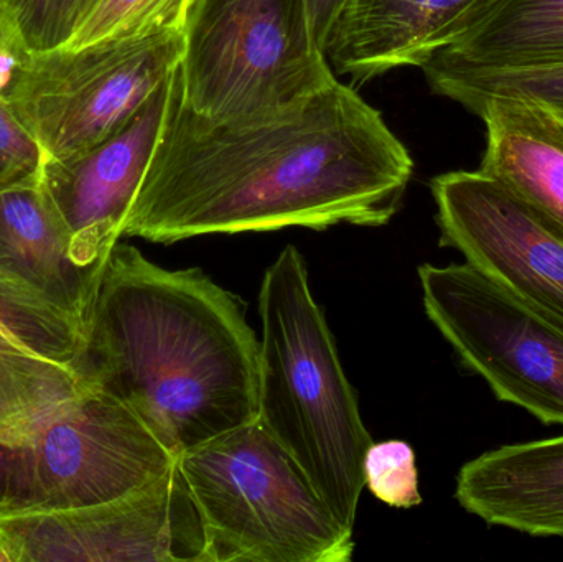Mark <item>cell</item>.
I'll return each mask as SVG.
<instances>
[{
    "label": "cell",
    "mask_w": 563,
    "mask_h": 562,
    "mask_svg": "<svg viewBox=\"0 0 563 562\" xmlns=\"http://www.w3.org/2000/svg\"><path fill=\"white\" fill-rule=\"evenodd\" d=\"M412 174L406 145L353 86L334 79L263 121L214 122L185 101L178 66L122 236L174 244L294 227H384Z\"/></svg>",
    "instance_id": "cell-1"
},
{
    "label": "cell",
    "mask_w": 563,
    "mask_h": 562,
    "mask_svg": "<svg viewBox=\"0 0 563 562\" xmlns=\"http://www.w3.org/2000/svg\"><path fill=\"white\" fill-rule=\"evenodd\" d=\"M86 372L175 458L256 419L260 340L243 302L203 271L165 269L128 244L106 264Z\"/></svg>",
    "instance_id": "cell-2"
},
{
    "label": "cell",
    "mask_w": 563,
    "mask_h": 562,
    "mask_svg": "<svg viewBox=\"0 0 563 562\" xmlns=\"http://www.w3.org/2000/svg\"><path fill=\"white\" fill-rule=\"evenodd\" d=\"M260 316L256 419L353 530L373 438L297 247H285L267 267Z\"/></svg>",
    "instance_id": "cell-3"
},
{
    "label": "cell",
    "mask_w": 563,
    "mask_h": 562,
    "mask_svg": "<svg viewBox=\"0 0 563 562\" xmlns=\"http://www.w3.org/2000/svg\"><path fill=\"white\" fill-rule=\"evenodd\" d=\"M205 562H350L344 527L257 419L177 458Z\"/></svg>",
    "instance_id": "cell-4"
},
{
    "label": "cell",
    "mask_w": 563,
    "mask_h": 562,
    "mask_svg": "<svg viewBox=\"0 0 563 562\" xmlns=\"http://www.w3.org/2000/svg\"><path fill=\"white\" fill-rule=\"evenodd\" d=\"M184 33L185 101L210 121H263L336 79L308 0H191Z\"/></svg>",
    "instance_id": "cell-5"
},
{
    "label": "cell",
    "mask_w": 563,
    "mask_h": 562,
    "mask_svg": "<svg viewBox=\"0 0 563 562\" xmlns=\"http://www.w3.org/2000/svg\"><path fill=\"white\" fill-rule=\"evenodd\" d=\"M175 462L128 405L92 385L0 441V518L106 504Z\"/></svg>",
    "instance_id": "cell-6"
},
{
    "label": "cell",
    "mask_w": 563,
    "mask_h": 562,
    "mask_svg": "<svg viewBox=\"0 0 563 562\" xmlns=\"http://www.w3.org/2000/svg\"><path fill=\"white\" fill-rule=\"evenodd\" d=\"M184 53V29L32 53L3 99L45 161H62L118 131L170 78Z\"/></svg>",
    "instance_id": "cell-7"
},
{
    "label": "cell",
    "mask_w": 563,
    "mask_h": 562,
    "mask_svg": "<svg viewBox=\"0 0 563 562\" xmlns=\"http://www.w3.org/2000/svg\"><path fill=\"white\" fill-rule=\"evenodd\" d=\"M423 309L498 401L563 428V326L468 263L419 267Z\"/></svg>",
    "instance_id": "cell-8"
},
{
    "label": "cell",
    "mask_w": 563,
    "mask_h": 562,
    "mask_svg": "<svg viewBox=\"0 0 563 562\" xmlns=\"http://www.w3.org/2000/svg\"><path fill=\"white\" fill-rule=\"evenodd\" d=\"M7 562H205V535L177 462L125 497L0 518Z\"/></svg>",
    "instance_id": "cell-9"
},
{
    "label": "cell",
    "mask_w": 563,
    "mask_h": 562,
    "mask_svg": "<svg viewBox=\"0 0 563 562\" xmlns=\"http://www.w3.org/2000/svg\"><path fill=\"white\" fill-rule=\"evenodd\" d=\"M440 246L563 326V234L492 175L455 170L430 181Z\"/></svg>",
    "instance_id": "cell-10"
},
{
    "label": "cell",
    "mask_w": 563,
    "mask_h": 562,
    "mask_svg": "<svg viewBox=\"0 0 563 562\" xmlns=\"http://www.w3.org/2000/svg\"><path fill=\"white\" fill-rule=\"evenodd\" d=\"M170 82L172 76L95 147L62 161L43 162L40 181L68 231L69 254L81 266L108 261L122 238L125 218L161 135Z\"/></svg>",
    "instance_id": "cell-11"
},
{
    "label": "cell",
    "mask_w": 563,
    "mask_h": 562,
    "mask_svg": "<svg viewBox=\"0 0 563 562\" xmlns=\"http://www.w3.org/2000/svg\"><path fill=\"white\" fill-rule=\"evenodd\" d=\"M109 260V257H108ZM108 261L81 266L40 177L0 188V289L88 335Z\"/></svg>",
    "instance_id": "cell-12"
},
{
    "label": "cell",
    "mask_w": 563,
    "mask_h": 562,
    "mask_svg": "<svg viewBox=\"0 0 563 562\" xmlns=\"http://www.w3.org/2000/svg\"><path fill=\"white\" fill-rule=\"evenodd\" d=\"M506 0H346L324 55L354 81L397 68H420L430 56L482 25Z\"/></svg>",
    "instance_id": "cell-13"
},
{
    "label": "cell",
    "mask_w": 563,
    "mask_h": 562,
    "mask_svg": "<svg viewBox=\"0 0 563 562\" xmlns=\"http://www.w3.org/2000/svg\"><path fill=\"white\" fill-rule=\"evenodd\" d=\"M86 340L76 323L0 289V441L92 386Z\"/></svg>",
    "instance_id": "cell-14"
},
{
    "label": "cell",
    "mask_w": 563,
    "mask_h": 562,
    "mask_svg": "<svg viewBox=\"0 0 563 562\" xmlns=\"http://www.w3.org/2000/svg\"><path fill=\"white\" fill-rule=\"evenodd\" d=\"M455 498L489 527L563 538V436L472 459L456 475Z\"/></svg>",
    "instance_id": "cell-15"
},
{
    "label": "cell",
    "mask_w": 563,
    "mask_h": 562,
    "mask_svg": "<svg viewBox=\"0 0 563 562\" xmlns=\"http://www.w3.org/2000/svg\"><path fill=\"white\" fill-rule=\"evenodd\" d=\"M468 111L485 124L479 170L563 234V118L525 99H479Z\"/></svg>",
    "instance_id": "cell-16"
},
{
    "label": "cell",
    "mask_w": 563,
    "mask_h": 562,
    "mask_svg": "<svg viewBox=\"0 0 563 562\" xmlns=\"http://www.w3.org/2000/svg\"><path fill=\"white\" fill-rule=\"evenodd\" d=\"M562 62L563 0H506L482 25L430 56L420 69H515Z\"/></svg>",
    "instance_id": "cell-17"
},
{
    "label": "cell",
    "mask_w": 563,
    "mask_h": 562,
    "mask_svg": "<svg viewBox=\"0 0 563 562\" xmlns=\"http://www.w3.org/2000/svg\"><path fill=\"white\" fill-rule=\"evenodd\" d=\"M430 88L468 109L479 99H525L563 118V62L515 69L423 71Z\"/></svg>",
    "instance_id": "cell-18"
},
{
    "label": "cell",
    "mask_w": 563,
    "mask_h": 562,
    "mask_svg": "<svg viewBox=\"0 0 563 562\" xmlns=\"http://www.w3.org/2000/svg\"><path fill=\"white\" fill-rule=\"evenodd\" d=\"M191 0H79L71 38L62 48L184 29Z\"/></svg>",
    "instance_id": "cell-19"
},
{
    "label": "cell",
    "mask_w": 563,
    "mask_h": 562,
    "mask_svg": "<svg viewBox=\"0 0 563 562\" xmlns=\"http://www.w3.org/2000/svg\"><path fill=\"white\" fill-rule=\"evenodd\" d=\"M79 0H0V15L26 53H45L69 42Z\"/></svg>",
    "instance_id": "cell-20"
},
{
    "label": "cell",
    "mask_w": 563,
    "mask_h": 562,
    "mask_svg": "<svg viewBox=\"0 0 563 562\" xmlns=\"http://www.w3.org/2000/svg\"><path fill=\"white\" fill-rule=\"evenodd\" d=\"M364 487L389 507H419L422 495L413 449L404 441L373 442L364 455Z\"/></svg>",
    "instance_id": "cell-21"
},
{
    "label": "cell",
    "mask_w": 563,
    "mask_h": 562,
    "mask_svg": "<svg viewBox=\"0 0 563 562\" xmlns=\"http://www.w3.org/2000/svg\"><path fill=\"white\" fill-rule=\"evenodd\" d=\"M45 154L25 125L0 98V188L40 177Z\"/></svg>",
    "instance_id": "cell-22"
},
{
    "label": "cell",
    "mask_w": 563,
    "mask_h": 562,
    "mask_svg": "<svg viewBox=\"0 0 563 562\" xmlns=\"http://www.w3.org/2000/svg\"><path fill=\"white\" fill-rule=\"evenodd\" d=\"M29 55L9 32L0 15V98L5 96L16 68Z\"/></svg>",
    "instance_id": "cell-23"
},
{
    "label": "cell",
    "mask_w": 563,
    "mask_h": 562,
    "mask_svg": "<svg viewBox=\"0 0 563 562\" xmlns=\"http://www.w3.org/2000/svg\"><path fill=\"white\" fill-rule=\"evenodd\" d=\"M344 2L346 0H308L314 36H317V42L320 43L323 52L328 36H330L331 26L336 22Z\"/></svg>",
    "instance_id": "cell-24"
},
{
    "label": "cell",
    "mask_w": 563,
    "mask_h": 562,
    "mask_svg": "<svg viewBox=\"0 0 563 562\" xmlns=\"http://www.w3.org/2000/svg\"><path fill=\"white\" fill-rule=\"evenodd\" d=\"M0 561H5L3 560L2 553H0Z\"/></svg>",
    "instance_id": "cell-25"
}]
</instances>
